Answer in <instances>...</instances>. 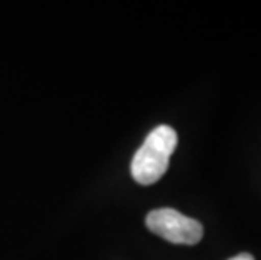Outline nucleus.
Listing matches in <instances>:
<instances>
[{
	"instance_id": "nucleus-1",
	"label": "nucleus",
	"mask_w": 261,
	"mask_h": 260,
	"mask_svg": "<svg viewBox=\"0 0 261 260\" xmlns=\"http://www.w3.org/2000/svg\"><path fill=\"white\" fill-rule=\"evenodd\" d=\"M177 147V132L169 125H159L147 135L132 160V176L138 184L157 182L169 168L170 156Z\"/></svg>"
},
{
	"instance_id": "nucleus-2",
	"label": "nucleus",
	"mask_w": 261,
	"mask_h": 260,
	"mask_svg": "<svg viewBox=\"0 0 261 260\" xmlns=\"http://www.w3.org/2000/svg\"><path fill=\"white\" fill-rule=\"evenodd\" d=\"M145 223L150 231L172 243L196 245L204 235L202 225L197 220L189 218L172 208H160L150 211L145 218Z\"/></svg>"
},
{
	"instance_id": "nucleus-3",
	"label": "nucleus",
	"mask_w": 261,
	"mask_h": 260,
	"mask_svg": "<svg viewBox=\"0 0 261 260\" xmlns=\"http://www.w3.org/2000/svg\"><path fill=\"white\" fill-rule=\"evenodd\" d=\"M229 260H254V257L251 255V253H240V255L232 257Z\"/></svg>"
}]
</instances>
